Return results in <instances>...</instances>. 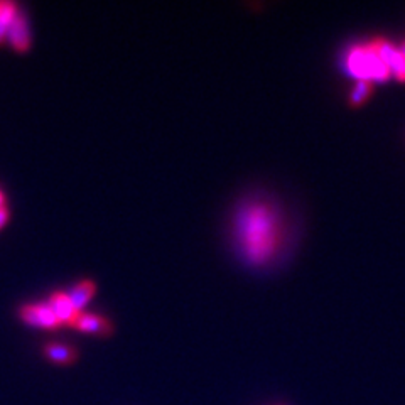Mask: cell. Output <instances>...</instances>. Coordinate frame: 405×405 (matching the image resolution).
Wrapping results in <instances>:
<instances>
[{
  "instance_id": "11",
  "label": "cell",
  "mask_w": 405,
  "mask_h": 405,
  "mask_svg": "<svg viewBox=\"0 0 405 405\" xmlns=\"http://www.w3.org/2000/svg\"><path fill=\"white\" fill-rule=\"evenodd\" d=\"M9 209L6 208V206H3V208H0V230H2L3 227H6V223L7 221H9Z\"/></svg>"
},
{
  "instance_id": "3",
  "label": "cell",
  "mask_w": 405,
  "mask_h": 405,
  "mask_svg": "<svg viewBox=\"0 0 405 405\" xmlns=\"http://www.w3.org/2000/svg\"><path fill=\"white\" fill-rule=\"evenodd\" d=\"M19 316L21 320L29 326H36V328L43 329H58L61 328V322H59L56 314L52 313L51 306L48 302H37V304H28V306H22L19 311Z\"/></svg>"
},
{
  "instance_id": "4",
  "label": "cell",
  "mask_w": 405,
  "mask_h": 405,
  "mask_svg": "<svg viewBox=\"0 0 405 405\" xmlns=\"http://www.w3.org/2000/svg\"><path fill=\"white\" fill-rule=\"evenodd\" d=\"M71 328H76L78 331L88 333V335H98V336H110L114 331V326L107 318L100 316V314H92V313H83L81 311L78 314L76 321L73 322Z\"/></svg>"
},
{
  "instance_id": "13",
  "label": "cell",
  "mask_w": 405,
  "mask_h": 405,
  "mask_svg": "<svg viewBox=\"0 0 405 405\" xmlns=\"http://www.w3.org/2000/svg\"><path fill=\"white\" fill-rule=\"evenodd\" d=\"M399 50H400V52H402V54H404V58H405V43L402 44V46L399 48Z\"/></svg>"
},
{
  "instance_id": "6",
  "label": "cell",
  "mask_w": 405,
  "mask_h": 405,
  "mask_svg": "<svg viewBox=\"0 0 405 405\" xmlns=\"http://www.w3.org/2000/svg\"><path fill=\"white\" fill-rule=\"evenodd\" d=\"M7 41L19 52H25L31 48V34H29V25L24 14L19 12L16 19H14L9 32H7Z\"/></svg>"
},
{
  "instance_id": "5",
  "label": "cell",
  "mask_w": 405,
  "mask_h": 405,
  "mask_svg": "<svg viewBox=\"0 0 405 405\" xmlns=\"http://www.w3.org/2000/svg\"><path fill=\"white\" fill-rule=\"evenodd\" d=\"M48 304H50L52 313L56 314V318H58L61 324L73 326L78 314H80V311H76V307L70 301L68 292H54V294H51L50 302Z\"/></svg>"
},
{
  "instance_id": "2",
  "label": "cell",
  "mask_w": 405,
  "mask_h": 405,
  "mask_svg": "<svg viewBox=\"0 0 405 405\" xmlns=\"http://www.w3.org/2000/svg\"><path fill=\"white\" fill-rule=\"evenodd\" d=\"M348 70L356 78V81H387L392 73L371 48V44L365 46H355L348 54Z\"/></svg>"
},
{
  "instance_id": "8",
  "label": "cell",
  "mask_w": 405,
  "mask_h": 405,
  "mask_svg": "<svg viewBox=\"0 0 405 405\" xmlns=\"http://www.w3.org/2000/svg\"><path fill=\"white\" fill-rule=\"evenodd\" d=\"M96 292V286L92 280H83V282H78L76 286L68 292L70 295V301L73 302V306L76 307V311H80L90 302V299L93 298V294Z\"/></svg>"
},
{
  "instance_id": "9",
  "label": "cell",
  "mask_w": 405,
  "mask_h": 405,
  "mask_svg": "<svg viewBox=\"0 0 405 405\" xmlns=\"http://www.w3.org/2000/svg\"><path fill=\"white\" fill-rule=\"evenodd\" d=\"M371 93H373V83L371 81H355L350 96H348V103H350L351 108H360L370 100Z\"/></svg>"
},
{
  "instance_id": "1",
  "label": "cell",
  "mask_w": 405,
  "mask_h": 405,
  "mask_svg": "<svg viewBox=\"0 0 405 405\" xmlns=\"http://www.w3.org/2000/svg\"><path fill=\"white\" fill-rule=\"evenodd\" d=\"M235 238L249 264L264 265L282 245V221L267 201H249L235 215Z\"/></svg>"
},
{
  "instance_id": "12",
  "label": "cell",
  "mask_w": 405,
  "mask_h": 405,
  "mask_svg": "<svg viewBox=\"0 0 405 405\" xmlns=\"http://www.w3.org/2000/svg\"><path fill=\"white\" fill-rule=\"evenodd\" d=\"M6 206V196H3V193L0 191V208H3Z\"/></svg>"
},
{
  "instance_id": "10",
  "label": "cell",
  "mask_w": 405,
  "mask_h": 405,
  "mask_svg": "<svg viewBox=\"0 0 405 405\" xmlns=\"http://www.w3.org/2000/svg\"><path fill=\"white\" fill-rule=\"evenodd\" d=\"M17 6L12 2H0V44L7 39L10 24L17 16Z\"/></svg>"
},
{
  "instance_id": "7",
  "label": "cell",
  "mask_w": 405,
  "mask_h": 405,
  "mask_svg": "<svg viewBox=\"0 0 405 405\" xmlns=\"http://www.w3.org/2000/svg\"><path fill=\"white\" fill-rule=\"evenodd\" d=\"M44 355L50 362L56 363L59 366H68L73 365L78 360V351L73 346H68V344L61 343H48L44 346Z\"/></svg>"
}]
</instances>
